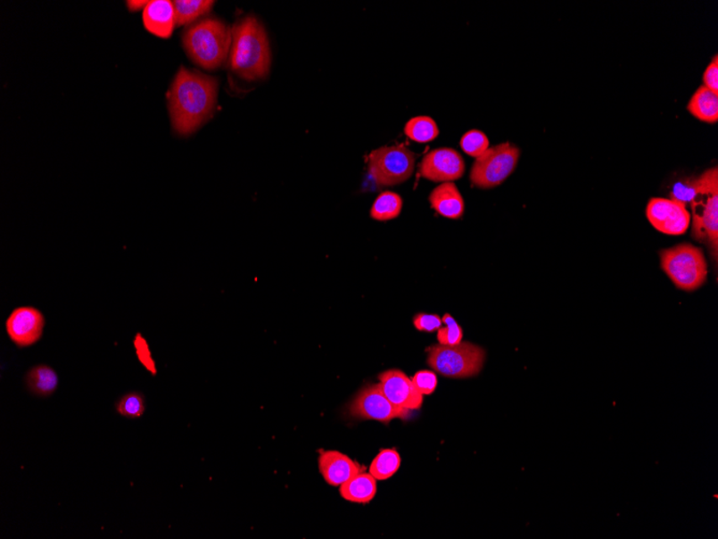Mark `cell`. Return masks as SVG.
I'll list each match as a JSON object with an SVG mask.
<instances>
[{
    "instance_id": "6da1fadb",
    "label": "cell",
    "mask_w": 718,
    "mask_h": 539,
    "mask_svg": "<svg viewBox=\"0 0 718 539\" xmlns=\"http://www.w3.org/2000/svg\"><path fill=\"white\" fill-rule=\"evenodd\" d=\"M218 99L216 78L181 67L168 93L172 127L191 135L211 117Z\"/></svg>"
},
{
    "instance_id": "7a4b0ae2",
    "label": "cell",
    "mask_w": 718,
    "mask_h": 539,
    "mask_svg": "<svg viewBox=\"0 0 718 539\" xmlns=\"http://www.w3.org/2000/svg\"><path fill=\"white\" fill-rule=\"evenodd\" d=\"M230 68L244 80L263 79L268 75L271 54L266 31L258 19L248 17L232 30Z\"/></svg>"
},
{
    "instance_id": "3957f363",
    "label": "cell",
    "mask_w": 718,
    "mask_h": 539,
    "mask_svg": "<svg viewBox=\"0 0 718 539\" xmlns=\"http://www.w3.org/2000/svg\"><path fill=\"white\" fill-rule=\"evenodd\" d=\"M182 40L190 59L204 70H212L227 61L233 33L221 21L207 19L187 29Z\"/></svg>"
},
{
    "instance_id": "277c9868",
    "label": "cell",
    "mask_w": 718,
    "mask_h": 539,
    "mask_svg": "<svg viewBox=\"0 0 718 539\" xmlns=\"http://www.w3.org/2000/svg\"><path fill=\"white\" fill-rule=\"evenodd\" d=\"M660 265L680 290L693 292L707 280V261L699 247L689 243L660 251Z\"/></svg>"
},
{
    "instance_id": "5b68a950",
    "label": "cell",
    "mask_w": 718,
    "mask_h": 539,
    "mask_svg": "<svg viewBox=\"0 0 718 539\" xmlns=\"http://www.w3.org/2000/svg\"><path fill=\"white\" fill-rule=\"evenodd\" d=\"M427 353L428 365L449 378H470L479 375L486 359L483 348L464 342L456 345L434 344L427 349Z\"/></svg>"
},
{
    "instance_id": "8992f818",
    "label": "cell",
    "mask_w": 718,
    "mask_h": 539,
    "mask_svg": "<svg viewBox=\"0 0 718 539\" xmlns=\"http://www.w3.org/2000/svg\"><path fill=\"white\" fill-rule=\"evenodd\" d=\"M368 174L376 186L394 187L410 179L417 155L405 145L382 146L367 156Z\"/></svg>"
},
{
    "instance_id": "52a82bcc",
    "label": "cell",
    "mask_w": 718,
    "mask_h": 539,
    "mask_svg": "<svg viewBox=\"0 0 718 539\" xmlns=\"http://www.w3.org/2000/svg\"><path fill=\"white\" fill-rule=\"evenodd\" d=\"M520 155V149L510 143L491 146L475 159L470 171L471 183L479 188L499 187L516 170Z\"/></svg>"
},
{
    "instance_id": "ba28073f",
    "label": "cell",
    "mask_w": 718,
    "mask_h": 539,
    "mask_svg": "<svg viewBox=\"0 0 718 539\" xmlns=\"http://www.w3.org/2000/svg\"><path fill=\"white\" fill-rule=\"evenodd\" d=\"M350 415L364 420L390 423L394 419H407L410 411L392 405L382 392L380 384L367 386L348 408Z\"/></svg>"
},
{
    "instance_id": "9c48e42d",
    "label": "cell",
    "mask_w": 718,
    "mask_h": 539,
    "mask_svg": "<svg viewBox=\"0 0 718 539\" xmlns=\"http://www.w3.org/2000/svg\"><path fill=\"white\" fill-rule=\"evenodd\" d=\"M647 218L655 229L669 236H679L688 232L691 220L685 203L660 197L649 200Z\"/></svg>"
},
{
    "instance_id": "30bf717a",
    "label": "cell",
    "mask_w": 718,
    "mask_h": 539,
    "mask_svg": "<svg viewBox=\"0 0 718 539\" xmlns=\"http://www.w3.org/2000/svg\"><path fill=\"white\" fill-rule=\"evenodd\" d=\"M466 170L459 152L452 148L434 149L424 156L418 174L433 182H452L460 179Z\"/></svg>"
},
{
    "instance_id": "8fae6325",
    "label": "cell",
    "mask_w": 718,
    "mask_h": 539,
    "mask_svg": "<svg viewBox=\"0 0 718 539\" xmlns=\"http://www.w3.org/2000/svg\"><path fill=\"white\" fill-rule=\"evenodd\" d=\"M45 317L34 307H19L6 321L7 333L19 348L29 347L39 342L44 334Z\"/></svg>"
},
{
    "instance_id": "7c38bea8",
    "label": "cell",
    "mask_w": 718,
    "mask_h": 539,
    "mask_svg": "<svg viewBox=\"0 0 718 539\" xmlns=\"http://www.w3.org/2000/svg\"><path fill=\"white\" fill-rule=\"evenodd\" d=\"M706 200L691 203L694 212L693 236L709 245L711 255L717 261L718 251V192L706 195Z\"/></svg>"
},
{
    "instance_id": "4fadbf2b",
    "label": "cell",
    "mask_w": 718,
    "mask_h": 539,
    "mask_svg": "<svg viewBox=\"0 0 718 539\" xmlns=\"http://www.w3.org/2000/svg\"><path fill=\"white\" fill-rule=\"evenodd\" d=\"M382 392L392 405L402 410H417L423 405V394L412 379L401 370L391 369L379 376Z\"/></svg>"
},
{
    "instance_id": "5bb4252c",
    "label": "cell",
    "mask_w": 718,
    "mask_h": 539,
    "mask_svg": "<svg viewBox=\"0 0 718 539\" xmlns=\"http://www.w3.org/2000/svg\"><path fill=\"white\" fill-rule=\"evenodd\" d=\"M318 469L324 480L332 486H342L364 470L363 467L348 455L334 450L319 452Z\"/></svg>"
},
{
    "instance_id": "9a60e30c",
    "label": "cell",
    "mask_w": 718,
    "mask_h": 539,
    "mask_svg": "<svg viewBox=\"0 0 718 539\" xmlns=\"http://www.w3.org/2000/svg\"><path fill=\"white\" fill-rule=\"evenodd\" d=\"M144 28L160 38H169L175 29L174 3L169 0H153L144 9Z\"/></svg>"
},
{
    "instance_id": "2e32d148",
    "label": "cell",
    "mask_w": 718,
    "mask_h": 539,
    "mask_svg": "<svg viewBox=\"0 0 718 539\" xmlns=\"http://www.w3.org/2000/svg\"><path fill=\"white\" fill-rule=\"evenodd\" d=\"M434 211L450 220H458L465 213V201L453 182H444L434 187L428 197Z\"/></svg>"
},
{
    "instance_id": "e0dca14e",
    "label": "cell",
    "mask_w": 718,
    "mask_h": 539,
    "mask_svg": "<svg viewBox=\"0 0 718 539\" xmlns=\"http://www.w3.org/2000/svg\"><path fill=\"white\" fill-rule=\"evenodd\" d=\"M718 192V170H706L695 180L679 182L674 186L670 193L671 200L688 203H693L700 195H709V193Z\"/></svg>"
},
{
    "instance_id": "ac0fdd59",
    "label": "cell",
    "mask_w": 718,
    "mask_h": 539,
    "mask_svg": "<svg viewBox=\"0 0 718 539\" xmlns=\"http://www.w3.org/2000/svg\"><path fill=\"white\" fill-rule=\"evenodd\" d=\"M377 492L376 479L370 473L360 472L349 479L340 488L344 500L356 504H368Z\"/></svg>"
},
{
    "instance_id": "d6986e66",
    "label": "cell",
    "mask_w": 718,
    "mask_h": 539,
    "mask_svg": "<svg viewBox=\"0 0 718 539\" xmlns=\"http://www.w3.org/2000/svg\"><path fill=\"white\" fill-rule=\"evenodd\" d=\"M688 110L700 121L715 124L718 121V93L701 86L691 96Z\"/></svg>"
},
{
    "instance_id": "ffe728a7",
    "label": "cell",
    "mask_w": 718,
    "mask_h": 539,
    "mask_svg": "<svg viewBox=\"0 0 718 539\" xmlns=\"http://www.w3.org/2000/svg\"><path fill=\"white\" fill-rule=\"evenodd\" d=\"M26 385L36 395L49 396L54 394L59 386V376L48 365H37L26 375Z\"/></svg>"
},
{
    "instance_id": "44dd1931",
    "label": "cell",
    "mask_w": 718,
    "mask_h": 539,
    "mask_svg": "<svg viewBox=\"0 0 718 539\" xmlns=\"http://www.w3.org/2000/svg\"><path fill=\"white\" fill-rule=\"evenodd\" d=\"M403 206L402 198L397 193H381L371 207L370 217L376 221H390L400 217Z\"/></svg>"
},
{
    "instance_id": "7402d4cb",
    "label": "cell",
    "mask_w": 718,
    "mask_h": 539,
    "mask_svg": "<svg viewBox=\"0 0 718 539\" xmlns=\"http://www.w3.org/2000/svg\"><path fill=\"white\" fill-rule=\"evenodd\" d=\"M405 134L416 143L427 144L438 137L440 130L433 119L419 115L409 120L405 125Z\"/></svg>"
},
{
    "instance_id": "603a6c76",
    "label": "cell",
    "mask_w": 718,
    "mask_h": 539,
    "mask_svg": "<svg viewBox=\"0 0 718 539\" xmlns=\"http://www.w3.org/2000/svg\"><path fill=\"white\" fill-rule=\"evenodd\" d=\"M401 457L396 449H384L376 455L369 468V473L376 480L390 479L400 469Z\"/></svg>"
},
{
    "instance_id": "cb8c5ba5",
    "label": "cell",
    "mask_w": 718,
    "mask_h": 539,
    "mask_svg": "<svg viewBox=\"0 0 718 539\" xmlns=\"http://www.w3.org/2000/svg\"><path fill=\"white\" fill-rule=\"evenodd\" d=\"M214 3L209 0H177L174 3L176 22L177 25L190 24L202 15L207 14L213 7Z\"/></svg>"
},
{
    "instance_id": "d4e9b609",
    "label": "cell",
    "mask_w": 718,
    "mask_h": 539,
    "mask_svg": "<svg viewBox=\"0 0 718 539\" xmlns=\"http://www.w3.org/2000/svg\"><path fill=\"white\" fill-rule=\"evenodd\" d=\"M460 148L466 154L478 159L489 150L490 140L482 130L471 129L461 137Z\"/></svg>"
},
{
    "instance_id": "484cf974",
    "label": "cell",
    "mask_w": 718,
    "mask_h": 539,
    "mask_svg": "<svg viewBox=\"0 0 718 539\" xmlns=\"http://www.w3.org/2000/svg\"><path fill=\"white\" fill-rule=\"evenodd\" d=\"M115 408L120 416L129 419L140 418L145 411L144 397L139 392H129L120 397Z\"/></svg>"
},
{
    "instance_id": "4316f807",
    "label": "cell",
    "mask_w": 718,
    "mask_h": 539,
    "mask_svg": "<svg viewBox=\"0 0 718 539\" xmlns=\"http://www.w3.org/2000/svg\"><path fill=\"white\" fill-rule=\"evenodd\" d=\"M442 322L445 324V328H440L437 334L440 344L456 345L463 342V328L459 327V324L456 322L455 319L450 316V313H445L442 318Z\"/></svg>"
},
{
    "instance_id": "83f0119b",
    "label": "cell",
    "mask_w": 718,
    "mask_h": 539,
    "mask_svg": "<svg viewBox=\"0 0 718 539\" xmlns=\"http://www.w3.org/2000/svg\"><path fill=\"white\" fill-rule=\"evenodd\" d=\"M134 347L139 362L143 364L152 375L155 376L157 374L155 361L153 358H152L148 342H146L145 338L140 333L136 335L134 339Z\"/></svg>"
},
{
    "instance_id": "f1b7e54d",
    "label": "cell",
    "mask_w": 718,
    "mask_h": 539,
    "mask_svg": "<svg viewBox=\"0 0 718 539\" xmlns=\"http://www.w3.org/2000/svg\"><path fill=\"white\" fill-rule=\"evenodd\" d=\"M414 386L423 395H431L438 386V377L431 370L417 371L412 378Z\"/></svg>"
},
{
    "instance_id": "f546056e",
    "label": "cell",
    "mask_w": 718,
    "mask_h": 539,
    "mask_svg": "<svg viewBox=\"0 0 718 539\" xmlns=\"http://www.w3.org/2000/svg\"><path fill=\"white\" fill-rule=\"evenodd\" d=\"M414 327L417 331L433 333L442 326V319L438 315H427V313H417L413 319Z\"/></svg>"
},
{
    "instance_id": "4dcf8cb0",
    "label": "cell",
    "mask_w": 718,
    "mask_h": 539,
    "mask_svg": "<svg viewBox=\"0 0 718 539\" xmlns=\"http://www.w3.org/2000/svg\"><path fill=\"white\" fill-rule=\"evenodd\" d=\"M702 80H704V86L707 88H710L713 92L718 93V56L715 55L713 57L709 66L706 67L705 70L704 77H702Z\"/></svg>"
},
{
    "instance_id": "1f68e13d",
    "label": "cell",
    "mask_w": 718,
    "mask_h": 539,
    "mask_svg": "<svg viewBox=\"0 0 718 539\" xmlns=\"http://www.w3.org/2000/svg\"><path fill=\"white\" fill-rule=\"evenodd\" d=\"M148 4L149 2H132L130 0V2H128V7L130 12H138L140 9H144Z\"/></svg>"
}]
</instances>
